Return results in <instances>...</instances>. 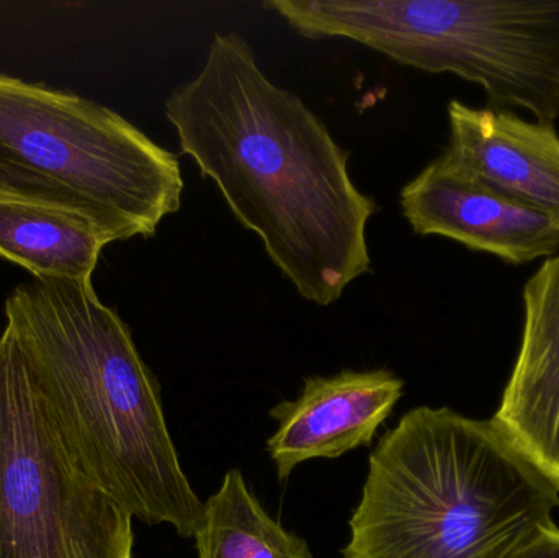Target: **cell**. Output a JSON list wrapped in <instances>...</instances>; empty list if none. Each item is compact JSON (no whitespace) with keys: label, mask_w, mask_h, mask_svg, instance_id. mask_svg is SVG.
<instances>
[{"label":"cell","mask_w":559,"mask_h":558,"mask_svg":"<svg viewBox=\"0 0 559 558\" xmlns=\"http://www.w3.org/2000/svg\"><path fill=\"white\" fill-rule=\"evenodd\" d=\"M558 508L491 419L419 406L371 452L342 558H506Z\"/></svg>","instance_id":"3"},{"label":"cell","mask_w":559,"mask_h":558,"mask_svg":"<svg viewBox=\"0 0 559 558\" xmlns=\"http://www.w3.org/2000/svg\"><path fill=\"white\" fill-rule=\"evenodd\" d=\"M164 111L180 151L305 300L335 304L370 272L377 203L355 186L324 121L264 74L245 36L216 33L199 74L170 92Z\"/></svg>","instance_id":"1"},{"label":"cell","mask_w":559,"mask_h":558,"mask_svg":"<svg viewBox=\"0 0 559 558\" xmlns=\"http://www.w3.org/2000/svg\"><path fill=\"white\" fill-rule=\"evenodd\" d=\"M193 539L199 558H314L302 537L265 511L238 468L203 503Z\"/></svg>","instance_id":"12"},{"label":"cell","mask_w":559,"mask_h":558,"mask_svg":"<svg viewBox=\"0 0 559 558\" xmlns=\"http://www.w3.org/2000/svg\"><path fill=\"white\" fill-rule=\"evenodd\" d=\"M400 203L416 235L453 239L508 264L550 259L559 251L554 218L440 157L406 183Z\"/></svg>","instance_id":"7"},{"label":"cell","mask_w":559,"mask_h":558,"mask_svg":"<svg viewBox=\"0 0 559 558\" xmlns=\"http://www.w3.org/2000/svg\"><path fill=\"white\" fill-rule=\"evenodd\" d=\"M506 558H559V527H542Z\"/></svg>","instance_id":"13"},{"label":"cell","mask_w":559,"mask_h":558,"mask_svg":"<svg viewBox=\"0 0 559 558\" xmlns=\"http://www.w3.org/2000/svg\"><path fill=\"white\" fill-rule=\"evenodd\" d=\"M182 192L179 157L117 111L0 72V200L72 213L114 242L154 236Z\"/></svg>","instance_id":"4"},{"label":"cell","mask_w":559,"mask_h":558,"mask_svg":"<svg viewBox=\"0 0 559 558\" xmlns=\"http://www.w3.org/2000/svg\"><path fill=\"white\" fill-rule=\"evenodd\" d=\"M5 321L79 468L131 517L193 537L203 503L180 464L159 383L92 281L19 285L7 298Z\"/></svg>","instance_id":"2"},{"label":"cell","mask_w":559,"mask_h":558,"mask_svg":"<svg viewBox=\"0 0 559 558\" xmlns=\"http://www.w3.org/2000/svg\"><path fill=\"white\" fill-rule=\"evenodd\" d=\"M311 39L360 43L393 61L475 82L491 108L559 118V0H267Z\"/></svg>","instance_id":"5"},{"label":"cell","mask_w":559,"mask_h":558,"mask_svg":"<svg viewBox=\"0 0 559 558\" xmlns=\"http://www.w3.org/2000/svg\"><path fill=\"white\" fill-rule=\"evenodd\" d=\"M133 517L75 464L0 334V558H133Z\"/></svg>","instance_id":"6"},{"label":"cell","mask_w":559,"mask_h":558,"mask_svg":"<svg viewBox=\"0 0 559 558\" xmlns=\"http://www.w3.org/2000/svg\"><path fill=\"white\" fill-rule=\"evenodd\" d=\"M403 392V380L386 369L308 377L298 399L271 409L278 428L267 452L278 480L285 482L302 462L337 459L370 446Z\"/></svg>","instance_id":"8"},{"label":"cell","mask_w":559,"mask_h":558,"mask_svg":"<svg viewBox=\"0 0 559 558\" xmlns=\"http://www.w3.org/2000/svg\"><path fill=\"white\" fill-rule=\"evenodd\" d=\"M443 163L540 210L559 225V134L512 110L449 104Z\"/></svg>","instance_id":"10"},{"label":"cell","mask_w":559,"mask_h":558,"mask_svg":"<svg viewBox=\"0 0 559 558\" xmlns=\"http://www.w3.org/2000/svg\"><path fill=\"white\" fill-rule=\"evenodd\" d=\"M107 245L110 241L81 216L0 200V258L22 265L35 278L92 281Z\"/></svg>","instance_id":"11"},{"label":"cell","mask_w":559,"mask_h":558,"mask_svg":"<svg viewBox=\"0 0 559 558\" xmlns=\"http://www.w3.org/2000/svg\"><path fill=\"white\" fill-rule=\"evenodd\" d=\"M521 349L491 422L559 491V254L522 292Z\"/></svg>","instance_id":"9"}]
</instances>
